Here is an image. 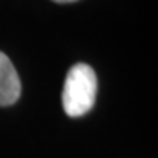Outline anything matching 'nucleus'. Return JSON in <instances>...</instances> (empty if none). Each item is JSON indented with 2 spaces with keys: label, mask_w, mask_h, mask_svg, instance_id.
Wrapping results in <instances>:
<instances>
[{
  "label": "nucleus",
  "mask_w": 158,
  "mask_h": 158,
  "mask_svg": "<svg viewBox=\"0 0 158 158\" xmlns=\"http://www.w3.org/2000/svg\"><path fill=\"white\" fill-rule=\"evenodd\" d=\"M21 95V81L12 62L0 51V107L12 106Z\"/></svg>",
  "instance_id": "nucleus-2"
},
{
  "label": "nucleus",
  "mask_w": 158,
  "mask_h": 158,
  "mask_svg": "<svg viewBox=\"0 0 158 158\" xmlns=\"http://www.w3.org/2000/svg\"><path fill=\"white\" fill-rule=\"evenodd\" d=\"M53 2H58V4H67V2H76V0H53Z\"/></svg>",
  "instance_id": "nucleus-3"
},
{
  "label": "nucleus",
  "mask_w": 158,
  "mask_h": 158,
  "mask_svg": "<svg viewBox=\"0 0 158 158\" xmlns=\"http://www.w3.org/2000/svg\"><path fill=\"white\" fill-rule=\"evenodd\" d=\"M97 98V74L88 63H76L69 69L63 83L62 104L70 118L85 116Z\"/></svg>",
  "instance_id": "nucleus-1"
}]
</instances>
